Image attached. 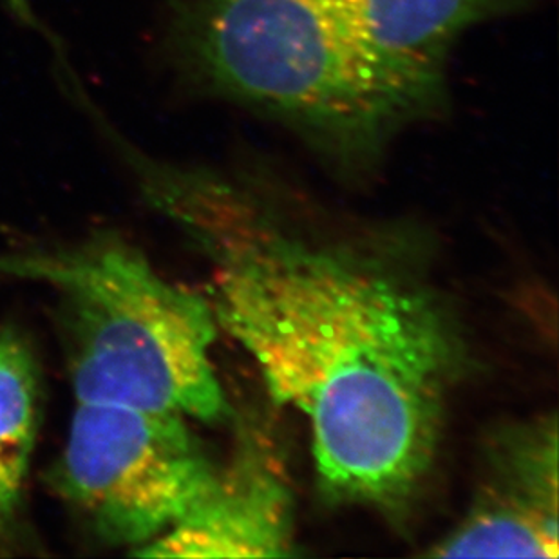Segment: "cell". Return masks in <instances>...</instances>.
<instances>
[{"label": "cell", "mask_w": 559, "mask_h": 559, "mask_svg": "<svg viewBox=\"0 0 559 559\" xmlns=\"http://www.w3.org/2000/svg\"><path fill=\"white\" fill-rule=\"evenodd\" d=\"M134 556L286 558L297 556L296 501L277 438L258 418L238 417L233 453L211 491L180 522Z\"/></svg>", "instance_id": "cell-6"}, {"label": "cell", "mask_w": 559, "mask_h": 559, "mask_svg": "<svg viewBox=\"0 0 559 559\" xmlns=\"http://www.w3.org/2000/svg\"><path fill=\"white\" fill-rule=\"evenodd\" d=\"M538 0H165L162 59L186 95L294 132L346 175L370 173L449 109L462 38Z\"/></svg>", "instance_id": "cell-2"}, {"label": "cell", "mask_w": 559, "mask_h": 559, "mask_svg": "<svg viewBox=\"0 0 559 559\" xmlns=\"http://www.w3.org/2000/svg\"><path fill=\"white\" fill-rule=\"evenodd\" d=\"M109 138L143 200L209 266L217 330L272 401L305 418L324 501L406 523L475 371L428 245L401 225L337 216L261 167L173 164Z\"/></svg>", "instance_id": "cell-1"}, {"label": "cell", "mask_w": 559, "mask_h": 559, "mask_svg": "<svg viewBox=\"0 0 559 559\" xmlns=\"http://www.w3.org/2000/svg\"><path fill=\"white\" fill-rule=\"evenodd\" d=\"M217 467L180 415L76 402L48 486L100 544L134 555L211 491Z\"/></svg>", "instance_id": "cell-4"}, {"label": "cell", "mask_w": 559, "mask_h": 559, "mask_svg": "<svg viewBox=\"0 0 559 559\" xmlns=\"http://www.w3.org/2000/svg\"><path fill=\"white\" fill-rule=\"evenodd\" d=\"M43 418L37 355L24 333L0 328V555L22 533L27 476Z\"/></svg>", "instance_id": "cell-7"}, {"label": "cell", "mask_w": 559, "mask_h": 559, "mask_svg": "<svg viewBox=\"0 0 559 559\" xmlns=\"http://www.w3.org/2000/svg\"><path fill=\"white\" fill-rule=\"evenodd\" d=\"M0 275L48 286L59 297L76 402L200 423L230 417L212 362L219 330L206 297L165 280L117 234L0 253Z\"/></svg>", "instance_id": "cell-3"}, {"label": "cell", "mask_w": 559, "mask_h": 559, "mask_svg": "<svg viewBox=\"0 0 559 559\" xmlns=\"http://www.w3.org/2000/svg\"><path fill=\"white\" fill-rule=\"evenodd\" d=\"M558 448L555 413L495 429L464 518L424 556L558 558Z\"/></svg>", "instance_id": "cell-5"}]
</instances>
